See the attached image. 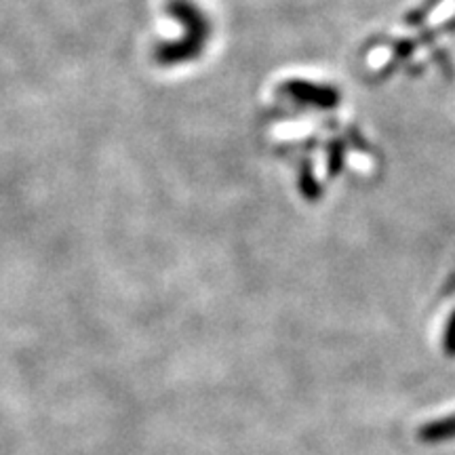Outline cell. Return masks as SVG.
<instances>
[{
  "label": "cell",
  "mask_w": 455,
  "mask_h": 455,
  "mask_svg": "<svg viewBox=\"0 0 455 455\" xmlns=\"http://www.w3.org/2000/svg\"><path fill=\"white\" fill-rule=\"evenodd\" d=\"M455 436V415L441 419V422H432L419 430V441L424 443H441L449 441Z\"/></svg>",
  "instance_id": "1"
},
{
  "label": "cell",
  "mask_w": 455,
  "mask_h": 455,
  "mask_svg": "<svg viewBox=\"0 0 455 455\" xmlns=\"http://www.w3.org/2000/svg\"><path fill=\"white\" fill-rule=\"evenodd\" d=\"M445 350L449 355H455V315L451 316V323L447 327V338H445Z\"/></svg>",
  "instance_id": "2"
}]
</instances>
